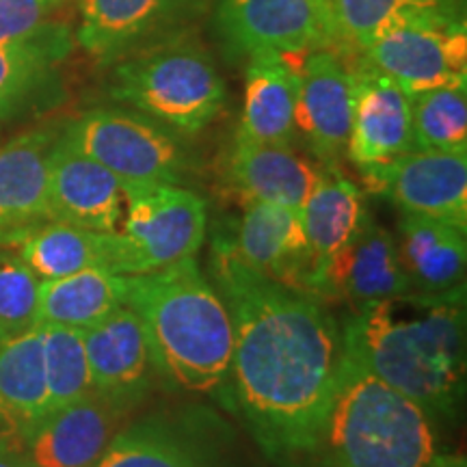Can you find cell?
<instances>
[{
    "mask_svg": "<svg viewBox=\"0 0 467 467\" xmlns=\"http://www.w3.org/2000/svg\"><path fill=\"white\" fill-rule=\"evenodd\" d=\"M353 66L336 48H320L301 63L295 130L325 167L347 154L353 117Z\"/></svg>",
    "mask_w": 467,
    "mask_h": 467,
    "instance_id": "obj_11",
    "label": "cell"
},
{
    "mask_svg": "<svg viewBox=\"0 0 467 467\" xmlns=\"http://www.w3.org/2000/svg\"><path fill=\"white\" fill-rule=\"evenodd\" d=\"M66 0H0V44H26L48 37L61 28L50 17Z\"/></svg>",
    "mask_w": 467,
    "mask_h": 467,
    "instance_id": "obj_33",
    "label": "cell"
},
{
    "mask_svg": "<svg viewBox=\"0 0 467 467\" xmlns=\"http://www.w3.org/2000/svg\"><path fill=\"white\" fill-rule=\"evenodd\" d=\"M93 467H206L173 431L159 422L121 426Z\"/></svg>",
    "mask_w": 467,
    "mask_h": 467,
    "instance_id": "obj_31",
    "label": "cell"
},
{
    "mask_svg": "<svg viewBox=\"0 0 467 467\" xmlns=\"http://www.w3.org/2000/svg\"><path fill=\"white\" fill-rule=\"evenodd\" d=\"M353 117L347 143L350 162L368 173L416 150L411 96L364 57L353 66Z\"/></svg>",
    "mask_w": 467,
    "mask_h": 467,
    "instance_id": "obj_13",
    "label": "cell"
},
{
    "mask_svg": "<svg viewBox=\"0 0 467 467\" xmlns=\"http://www.w3.org/2000/svg\"><path fill=\"white\" fill-rule=\"evenodd\" d=\"M195 0H83L78 44L102 61L126 57L180 20Z\"/></svg>",
    "mask_w": 467,
    "mask_h": 467,
    "instance_id": "obj_21",
    "label": "cell"
},
{
    "mask_svg": "<svg viewBox=\"0 0 467 467\" xmlns=\"http://www.w3.org/2000/svg\"><path fill=\"white\" fill-rule=\"evenodd\" d=\"M113 234L48 221L28 232L16 244V251L42 282L72 275L85 268L110 271Z\"/></svg>",
    "mask_w": 467,
    "mask_h": 467,
    "instance_id": "obj_27",
    "label": "cell"
},
{
    "mask_svg": "<svg viewBox=\"0 0 467 467\" xmlns=\"http://www.w3.org/2000/svg\"><path fill=\"white\" fill-rule=\"evenodd\" d=\"M366 217L368 210L361 191L336 167H327L323 180L301 210V223L312 262V295H317L325 266L358 234Z\"/></svg>",
    "mask_w": 467,
    "mask_h": 467,
    "instance_id": "obj_24",
    "label": "cell"
},
{
    "mask_svg": "<svg viewBox=\"0 0 467 467\" xmlns=\"http://www.w3.org/2000/svg\"><path fill=\"white\" fill-rule=\"evenodd\" d=\"M126 306L141 320L156 370L197 394L225 383L234 348L232 318L195 258L126 275Z\"/></svg>",
    "mask_w": 467,
    "mask_h": 467,
    "instance_id": "obj_3",
    "label": "cell"
},
{
    "mask_svg": "<svg viewBox=\"0 0 467 467\" xmlns=\"http://www.w3.org/2000/svg\"><path fill=\"white\" fill-rule=\"evenodd\" d=\"M63 139L72 143L119 180L121 186L180 184L186 154L171 130L137 110L93 109L66 128Z\"/></svg>",
    "mask_w": 467,
    "mask_h": 467,
    "instance_id": "obj_7",
    "label": "cell"
},
{
    "mask_svg": "<svg viewBox=\"0 0 467 467\" xmlns=\"http://www.w3.org/2000/svg\"><path fill=\"white\" fill-rule=\"evenodd\" d=\"M375 375L433 418H452L465 389V285L358 307L342 329Z\"/></svg>",
    "mask_w": 467,
    "mask_h": 467,
    "instance_id": "obj_2",
    "label": "cell"
},
{
    "mask_svg": "<svg viewBox=\"0 0 467 467\" xmlns=\"http://www.w3.org/2000/svg\"><path fill=\"white\" fill-rule=\"evenodd\" d=\"M48 413L39 325L11 331L0 327V426L17 435Z\"/></svg>",
    "mask_w": 467,
    "mask_h": 467,
    "instance_id": "obj_23",
    "label": "cell"
},
{
    "mask_svg": "<svg viewBox=\"0 0 467 467\" xmlns=\"http://www.w3.org/2000/svg\"><path fill=\"white\" fill-rule=\"evenodd\" d=\"M110 96L167 130L195 134L223 109L225 83L200 44L171 39L121 57Z\"/></svg>",
    "mask_w": 467,
    "mask_h": 467,
    "instance_id": "obj_5",
    "label": "cell"
},
{
    "mask_svg": "<svg viewBox=\"0 0 467 467\" xmlns=\"http://www.w3.org/2000/svg\"><path fill=\"white\" fill-rule=\"evenodd\" d=\"M66 33L37 42L0 44V124L22 115L42 96L50 69L66 55Z\"/></svg>",
    "mask_w": 467,
    "mask_h": 467,
    "instance_id": "obj_28",
    "label": "cell"
},
{
    "mask_svg": "<svg viewBox=\"0 0 467 467\" xmlns=\"http://www.w3.org/2000/svg\"><path fill=\"white\" fill-rule=\"evenodd\" d=\"M396 251L413 292L441 295L465 285V230L443 221L402 214Z\"/></svg>",
    "mask_w": 467,
    "mask_h": 467,
    "instance_id": "obj_22",
    "label": "cell"
},
{
    "mask_svg": "<svg viewBox=\"0 0 467 467\" xmlns=\"http://www.w3.org/2000/svg\"><path fill=\"white\" fill-rule=\"evenodd\" d=\"M39 325V323H37ZM44 348L48 413L93 392L83 329L39 325Z\"/></svg>",
    "mask_w": 467,
    "mask_h": 467,
    "instance_id": "obj_30",
    "label": "cell"
},
{
    "mask_svg": "<svg viewBox=\"0 0 467 467\" xmlns=\"http://www.w3.org/2000/svg\"><path fill=\"white\" fill-rule=\"evenodd\" d=\"M325 171V165L306 159L295 145L236 139L227 159V178L244 200L277 203L299 214Z\"/></svg>",
    "mask_w": 467,
    "mask_h": 467,
    "instance_id": "obj_19",
    "label": "cell"
},
{
    "mask_svg": "<svg viewBox=\"0 0 467 467\" xmlns=\"http://www.w3.org/2000/svg\"><path fill=\"white\" fill-rule=\"evenodd\" d=\"M39 279L16 249L0 244V327L11 331L37 325Z\"/></svg>",
    "mask_w": 467,
    "mask_h": 467,
    "instance_id": "obj_32",
    "label": "cell"
},
{
    "mask_svg": "<svg viewBox=\"0 0 467 467\" xmlns=\"http://www.w3.org/2000/svg\"><path fill=\"white\" fill-rule=\"evenodd\" d=\"M83 336L93 392L130 411L148 394L156 370L141 320L121 306Z\"/></svg>",
    "mask_w": 467,
    "mask_h": 467,
    "instance_id": "obj_17",
    "label": "cell"
},
{
    "mask_svg": "<svg viewBox=\"0 0 467 467\" xmlns=\"http://www.w3.org/2000/svg\"><path fill=\"white\" fill-rule=\"evenodd\" d=\"M57 128H35L0 145V244L16 247L50 221V154Z\"/></svg>",
    "mask_w": 467,
    "mask_h": 467,
    "instance_id": "obj_14",
    "label": "cell"
},
{
    "mask_svg": "<svg viewBox=\"0 0 467 467\" xmlns=\"http://www.w3.org/2000/svg\"><path fill=\"white\" fill-rule=\"evenodd\" d=\"M210 282L232 318L230 375L238 407L268 457L317 452L334 400L344 334L312 292L260 275L214 238Z\"/></svg>",
    "mask_w": 467,
    "mask_h": 467,
    "instance_id": "obj_1",
    "label": "cell"
},
{
    "mask_svg": "<svg viewBox=\"0 0 467 467\" xmlns=\"http://www.w3.org/2000/svg\"><path fill=\"white\" fill-rule=\"evenodd\" d=\"M342 50H366L385 33L411 25L465 20L457 0H327Z\"/></svg>",
    "mask_w": 467,
    "mask_h": 467,
    "instance_id": "obj_25",
    "label": "cell"
},
{
    "mask_svg": "<svg viewBox=\"0 0 467 467\" xmlns=\"http://www.w3.org/2000/svg\"><path fill=\"white\" fill-rule=\"evenodd\" d=\"M234 255L251 271L309 292L312 262L301 214L277 203L244 200Z\"/></svg>",
    "mask_w": 467,
    "mask_h": 467,
    "instance_id": "obj_18",
    "label": "cell"
},
{
    "mask_svg": "<svg viewBox=\"0 0 467 467\" xmlns=\"http://www.w3.org/2000/svg\"><path fill=\"white\" fill-rule=\"evenodd\" d=\"M126 210L113 234L110 271L143 275L195 258L206 238V202L180 184L126 186Z\"/></svg>",
    "mask_w": 467,
    "mask_h": 467,
    "instance_id": "obj_6",
    "label": "cell"
},
{
    "mask_svg": "<svg viewBox=\"0 0 467 467\" xmlns=\"http://www.w3.org/2000/svg\"><path fill=\"white\" fill-rule=\"evenodd\" d=\"M409 292L413 288L400 266L394 234L368 214L358 234L325 266L317 295L361 307Z\"/></svg>",
    "mask_w": 467,
    "mask_h": 467,
    "instance_id": "obj_15",
    "label": "cell"
},
{
    "mask_svg": "<svg viewBox=\"0 0 467 467\" xmlns=\"http://www.w3.org/2000/svg\"><path fill=\"white\" fill-rule=\"evenodd\" d=\"M126 416L128 409L91 392L7 437L35 467H93Z\"/></svg>",
    "mask_w": 467,
    "mask_h": 467,
    "instance_id": "obj_12",
    "label": "cell"
},
{
    "mask_svg": "<svg viewBox=\"0 0 467 467\" xmlns=\"http://www.w3.org/2000/svg\"><path fill=\"white\" fill-rule=\"evenodd\" d=\"M413 148L467 154V85L411 96Z\"/></svg>",
    "mask_w": 467,
    "mask_h": 467,
    "instance_id": "obj_29",
    "label": "cell"
},
{
    "mask_svg": "<svg viewBox=\"0 0 467 467\" xmlns=\"http://www.w3.org/2000/svg\"><path fill=\"white\" fill-rule=\"evenodd\" d=\"M368 186L402 214H418L467 230V154L411 150L364 173Z\"/></svg>",
    "mask_w": 467,
    "mask_h": 467,
    "instance_id": "obj_10",
    "label": "cell"
},
{
    "mask_svg": "<svg viewBox=\"0 0 467 467\" xmlns=\"http://www.w3.org/2000/svg\"><path fill=\"white\" fill-rule=\"evenodd\" d=\"M301 63L296 61V55L282 52H260L249 57L243 117L236 139L295 145V107Z\"/></svg>",
    "mask_w": 467,
    "mask_h": 467,
    "instance_id": "obj_20",
    "label": "cell"
},
{
    "mask_svg": "<svg viewBox=\"0 0 467 467\" xmlns=\"http://www.w3.org/2000/svg\"><path fill=\"white\" fill-rule=\"evenodd\" d=\"M0 467H35L20 448L9 440L7 435H0Z\"/></svg>",
    "mask_w": 467,
    "mask_h": 467,
    "instance_id": "obj_34",
    "label": "cell"
},
{
    "mask_svg": "<svg viewBox=\"0 0 467 467\" xmlns=\"http://www.w3.org/2000/svg\"><path fill=\"white\" fill-rule=\"evenodd\" d=\"M0 429H3V426H0Z\"/></svg>",
    "mask_w": 467,
    "mask_h": 467,
    "instance_id": "obj_35",
    "label": "cell"
},
{
    "mask_svg": "<svg viewBox=\"0 0 467 467\" xmlns=\"http://www.w3.org/2000/svg\"><path fill=\"white\" fill-rule=\"evenodd\" d=\"M50 221L96 232H117L124 219L126 192L109 169L72 143L58 139L50 154Z\"/></svg>",
    "mask_w": 467,
    "mask_h": 467,
    "instance_id": "obj_16",
    "label": "cell"
},
{
    "mask_svg": "<svg viewBox=\"0 0 467 467\" xmlns=\"http://www.w3.org/2000/svg\"><path fill=\"white\" fill-rule=\"evenodd\" d=\"M126 306V275L109 268H85L39 285L37 323L89 329Z\"/></svg>",
    "mask_w": 467,
    "mask_h": 467,
    "instance_id": "obj_26",
    "label": "cell"
},
{
    "mask_svg": "<svg viewBox=\"0 0 467 467\" xmlns=\"http://www.w3.org/2000/svg\"><path fill=\"white\" fill-rule=\"evenodd\" d=\"M361 57L409 96L467 85L465 20L396 28L361 50Z\"/></svg>",
    "mask_w": 467,
    "mask_h": 467,
    "instance_id": "obj_9",
    "label": "cell"
},
{
    "mask_svg": "<svg viewBox=\"0 0 467 467\" xmlns=\"http://www.w3.org/2000/svg\"><path fill=\"white\" fill-rule=\"evenodd\" d=\"M318 467H426L437 451L433 416L381 381L344 340Z\"/></svg>",
    "mask_w": 467,
    "mask_h": 467,
    "instance_id": "obj_4",
    "label": "cell"
},
{
    "mask_svg": "<svg viewBox=\"0 0 467 467\" xmlns=\"http://www.w3.org/2000/svg\"><path fill=\"white\" fill-rule=\"evenodd\" d=\"M214 26L232 50L249 57L342 50L327 0H217Z\"/></svg>",
    "mask_w": 467,
    "mask_h": 467,
    "instance_id": "obj_8",
    "label": "cell"
}]
</instances>
